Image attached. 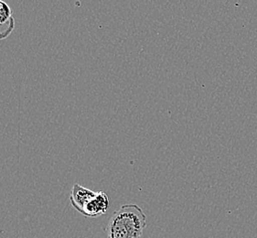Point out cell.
<instances>
[{
  "label": "cell",
  "mask_w": 257,
  "mask_h": 238,
  "mask_svg": "<svg viewBox=\"0 0 257 238\" xmlns=\"http://www.w3.org/2000/svg\"><path fill=\"white\" fill-rule=\"evenodd\" d=\"M15 28V20L10 5L0 0V41L11 35Z\"/></svg>",
  "instance_id": "cell-4"
},
{
  "label": "cell",
  "mask_w": 257,
  "mask_h": 238,
  "mask_svg": "<svg viewBox=\"0 0 257 238\" xmlns=\"http://www.w3.org/2000/svg\"><path fill=\"white\" fill-rule=\"evenodd\" d=\"M147 216L138 204H123L114 211L106 228L107 238H141Z\"/></svg>",
  "instance_id": "cell-1"
},
{
  "label": "cell",
  "mask_w": 257,
  "mask_h": 238,
  "mask_svg": "<svg viewBox=\"0 0 257 238\" xmlns=\"http://www.w3.org/2000/svg\"><path fill=\"white\" fill-rule=\"evenodd\" d=\"M95 194L96 192L76 183L72 186L70 201L74 209L80 213H82L83 208L95 196Z\"/></svg>",
  "instance_id": "cell-3"
},
{
  "label": "cell",
  "mask_w": 257,
  "mask_h": 238,
  "mask_svg": "<svg viewBox=\"0 0 257 238\" xmlns=\"http://www.w3.org/2000/svg\"><path fill=\"white\" fill-rule=\"evenodd\" d=\"M109 205L110 202L107 194L105 192H97L95 196L83 208L82 214L85 217H99L107 212Z\"/></svg>",
  "instance_id": "cell-2"
}]
</instances>
